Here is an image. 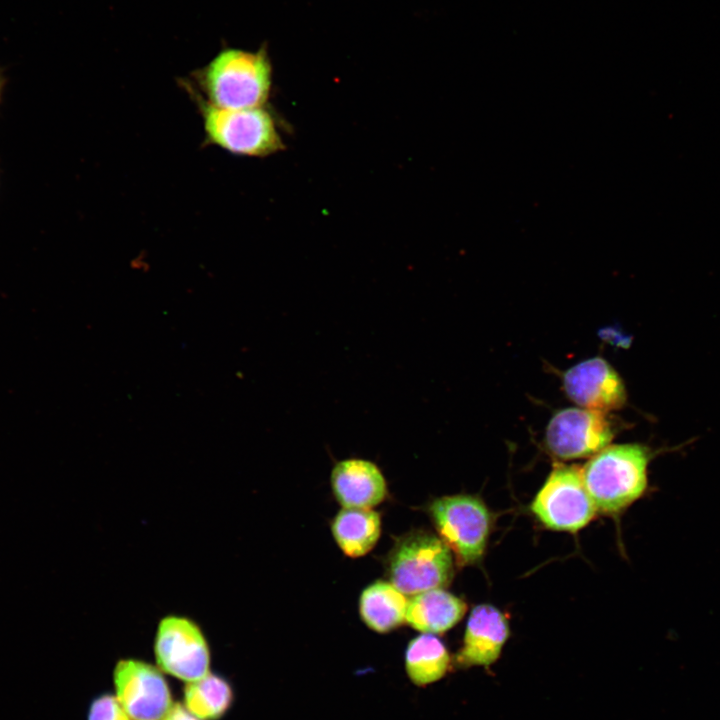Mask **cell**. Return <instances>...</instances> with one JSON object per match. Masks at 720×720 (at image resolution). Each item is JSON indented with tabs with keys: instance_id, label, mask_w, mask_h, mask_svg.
Masks as SVG:
<instances>
[{
	"instance_id": "3957f363",
	"label": "cell",
	"mask_w": 720,
	"mask_h": 720,
	"mask_svg": "<svg viewBox=\"0 0 720 720\" xmlns=\"http://www.w3.org/2000/svg\"><path fill=\"white\" fill-rule=\"evenodd\" d=\"M389 582L405 595L444 588L452 580V552L440 537L417 530L401 536L385 561Z\"/></svg>"
},
{
	"instance_id": "30bf717a",
	"label": "cell",
	"mask_w": 720,
	"mask_h": 720,
	"mask_svg": "<svg viewBox=\"0 0 720 720\" xmlns=\"http://www.w3.org/2000/svg\"><path fill=\"white\" fill-rule=\"evenodd\" d=\"M567 396L582 408L609 412L626 401L624 383L615 369L603 358L578 363L563 375Z\"/></svg>"
},
{
	"instance_id": "7a4b0ae2",
	"label": "cell",
	"mask_w": 720,
	"mask_h": 720,
	"mask_svg": "<svg viewBox=\"0 0 720 720\" xmlns=\"http://www.w3.org/2000/svg\"><path fill=\"white\" fill-rule=\"evenodd\" d=\"M657 452L642 444L607 446L582 468L585 487L597 511L617 514L648 490V466Z\"/></svg>"
},
{
	"instance_id": "5bb4252c",
	"label": "cell",
	"mask_w": 720,
	"mask_h": 720,
	"mask_svg": "<svg viewBox=\"0 0 720 720\" xmlns=\"http://www.w3.org/2000/svg\"><path fill=\"white\" fill-rule=\"evenodd\" d=\"M408 600L390 582L376 581L361 593L359 612L373 631L387 633L406 622Z\"/></svg>"
},
{
	"instance_id": "8fae6325",
	"label": "cell",
	"mask_w": 720,
	"mask_h": 720,
	"mask_svg": "<svg viewBox=\"0 0 720 720\" xmlns=\"http://www.w3.org/2000/svg\"><path fill=\"white\" fill-rule=\"evenodd\" d=\"M509 633L508 619L498 608L490 604L475 606L467 620L456 663L461 667L491 665L500 656Z\"/></svg>"
},
{
	"instance_id": "ac0fdd59",
	"label": "cell",
	"mask_w": 720,
	"mask_h": 720,
	"mask_svg": "<svg viewBox=\"0 0 720 720\" xmlns=\"http://www.w3.org/2000/svg\"><path fill=\"white\" fill-rule=\"evenodd\" d=\"M130 716L116 697L110 693L96 696L89 705L87 720H130Z\"/></svg>"
},
{
	"instance_id": "9c48e42d",
	"label": "cell",
	"mask_w": 720,
	"mask_h": 720,
	"mask_svg": "<svg viewBox=\"0 0 720 720\" xmlns=\"http://www.w3.org/2000/svg\"><path fill=\"white\" fill-rule=\"evenodd\" d=\"M113 683L116 697L133 720H162L173 705L162 671L145 661L119 660Z\"/></svg>"
},
{
	"instance_id": "2e32d148",
	"label": "cell",
	"mask_w": 720,
	"mask_h": 720,
	"mask_svg": "<svg viewBox=\"0 0 720 720\" xmlns=\"http://www.w3.org/2000/svg\"><path fill=\"white\" fill-rule=\"evenodd\" d=\"M450 665L444 643L435 635L423 633L413 638L405 651V669L412 683L426 686L440 680Z\"/></svg>"
},
{
	"instance_id": "ffe728a7",
	"label": "cell",
	"mask_w": 720,
	"mask_h": 720,
	"mask_svg": "<svg viewBox=\"0 0 720 720\" xmlns=\"http://www.w3.org/2000/svg\"><path fill=\"white\" fill-rule=\"evenodd\" d=\"M6 84H7V77L5 75L3 68L0 67V104L3 99Z\"/></svg>"
},
{
	"instance_id": "7c38bea8",
	"label": "cell",
	"mask_w": 720,
	"mask_h": 720,
	"mask_svg": "<svg viewBox=\"0 0 720 720\" xmlns=\"http://www.w3.org/2000/svg\"><path fill=\"white\" fill-rule=\"evenodd\" d=\"M331 487L343 508L372 509L387 495V484L380 468L372 461L347 458L331 471Z\"/></svg>"
},
{
	"instance_id": "e0dca14e",
	"label": "cell",
	"mask_w": 720,
	"mask_h": 720,
	"mask_svg": "<svg viewBox=\"0 0 720 720\" xmlns=\"http://www.w3.org/2000/svg\"><path fill=\"white\" fill-rule=\"evenodd\" d=\"M234 691L230 682L219 674L209 672L204 677L187 682L184 706L201 720H219L231 708Z\"/></svg>"
},
{
	"instance_id": "8992f818",
	"label": "cell",
	"mask_w": 720,
	"mask_h": 720,
	"mask_svg": "<svg viewBox=\"0 0 720 720\" xmlns=\"http://www.w3.org/2000/svg\"><path fill=\"white\" fill-rule=\"evenodd\" d=\"M530 509L546 528L572 533L584 528L597 513L582 469L564 464L553 467Z\"/></svg>"
},
{
	"instance_id": "9a60e30c",
	"label": "cell",
	"mask_w": 720,
	"mask_h": 720,
	"mask_svg": "<svg viewBox=\"0 0 720 720\" xmlns=\"http://www.w3.org/2000/svg\"><path fill=\"white\" fill-rule=\"evenodd\" d=\"M331 531L345 555L361 557L376 545L381 533V518L372 509L343 508L332 520Z\"/></svg>"
},
{
	"instance_id": "52a82bcc",
	"label": "cell",
	"mask_w": 720,
	"mask_h": 720,
	"mask_svg": "<svg viewBox=\"0 0 720 720\" xmlns=\"http://www.w3.org/2000/svg\"><path fill=\"white\" fill-rule=\"evenodd\" d=\"M157 667L173 677L191 682L210 672L211 654L201 628L190 618L163 617L154 639Z\"/></svg>"
},
{
	"instance_id": "5b68a950",
	"label": "cell",
	"mask_w": 720,
	"mask_h": 720,
	"mask_svg": "<svg viewBox=\"0 0 720 720\" xmlns=\"http://www.w3.org/2000/svg\"><path fill=\"white\" fill-rule=\"evenodd\" d=\"M432 522L460 566L479 562L491 529V514L485 503L472 495L444 496L428 507Z\"/></svg>"
},
{
	"instance_id": "4fadbf2b",
	"label": "cell",
	"mask_w": 720,
	"mask_h": 720,
	"mask_svg": "<svg viewBox=\"0 0 720 720\" xmlns=\"http://www.w3.org/2000/svg\"><path fill=\"white\" fill-rule=\"evenodd\" d=\"M466 610L461 598L443 588L431 589L408 600L406 622L423 633H443L455 626Z\"/></svg>"
},
{
	"instance_id": "d6986e66",
	"label": "cell",
	"mask_w": 720,
	"mask_h": 720,
	"mask_svg": "<svg viewBox=\"0 0 720 720\" xmlns=\"http://www.w3.org/2000/svg\"><path fill=\"white\" fill-rule=\"evenodd\" d=\"M162 720H201L193 715L181 703H175L171 706L167 714Z\"/></svg>"
},
{
	"instance_id": "277c9868",
	"label": "cell",
	"mask_w": 720,
	"mask_h": 720,
	"mask_svg": "<svg viewBox=\"0 0 720 720\" xmlns=\"http://www.w3.org/2000/svg\"><path fill=\"white\" fill-rule=\"evenodd\" d=\"M208 144L239 156L264 157L283 149L272 115L262 106L226 109L196 99Z\"/></svg>"
},
{
	"instance_id": "6da1fadb",
	"label": "cell",
	"mask_w": 720,
	"mask_h": 720,
	"mask_svg": "<svg viewBox=\"0 0 720 720\" xmlns=\"http://www.w3.org/2000/svg\"><path fill=\"white\" fill-rule=\"evenodd\" d=\"M271 76V64L264 48L253 52L225 47L193 71L185 87L196 99L215 107H259L269 97Z\"/></svg>"
},
{
	"instance_id": "ba28073f",
	"label": "cell",
	"mask_w": 720,
	"mask_h": 720,
	"mask_svg": "<svg viewBox=\"0 0 720 720\" xmlns=\"http://www.w3.org/2000/svg\"><path fill=\"white\" fill-rule=\"evenodd\" d=\"M614 428L606 413L567 408L558 411L549 421L545 444L548 451L563 460L593 456L608 446Z\"/></svg>"
}]
</instances>
